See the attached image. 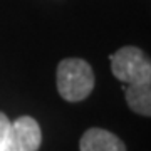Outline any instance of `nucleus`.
<instances>
[{
  "mask_svg": "<svg viewBox=\"0 0 151 151\" xmlns=\"http://www.w3.org/2000/svg\"><path fill=\"white\" fill-rule=\"evenodd\" d=\"M94 89V72L84 59L69 57L57 65V91L64 101L79 103Z\"/></svg>",
  "mask_w": 151,
  "mask_h": 151,
  "instance_id": "1",
  "label": "nucleus"
},
{
  "mask_svg": "<svg viewBox=\"0 0 151 151\" xmlns=\"http://www.w3.org/2000/svg\"><path fill=\"white\" fill-rule=\"evenodd\" d=\"M111 70L116 79L126 84L151 82V62L148 55L134 45L121 47L111 55Z\"/></svg>",
  "mask_w": 151,
  "mask_h": 151,
  "instance_id": "2",
  "label": "nucleus"
},
{
  "mask_svg": "<svg viewBox=\"0 0 151 151\" xmlns=\"http://www.w3.org/2000/svg\"><path fill=\"white\" fill-rule=\"evenodd\" d=\"M42 143L40 126L30 116H20L9 124L0 151H39Z\"/></svg>",
  "mask_w": 151,
  "mask_h": 151,
  "instance_id": "3",
  "label": "nucleus"
},
{
  "mask_svg": "<svg viewBox=\"0 0 151 151\" xmlns=\"http://www.w3.org/2000/svg\"><path fill=\"white\" fill-rule=\"evenodd\" d=\"M81 151H126V146L116 134L103 128H91L79 141Z\"/></svg>",
  "mask_w": 151,
  "mask_h": 151,
  "instance_id": "4",
  "label": "nucleus"
},
{
  "mask_svg": "<svg viewBox=\"0 0 151 151\" xmlns=\"http://www.w3.org/2000/svg\"><path fill=\"white\" fill-rule=\"evenodd\" d=\"M126 103L134 113L151 116V82L150 84H129L126 87Z\"/></svg>",
  "mask_w": 151,
  "mask_h": 151,
  "instance_id": "5",
  "label": "nucleus"
},
{
  "mask_svg": "<svg viewBox=\"0 0 151 151\" xmlns=\"http://www.w3.org/2000/svg\"><path fill=\"white\" fill-rule=\"evenodd\" d=\"M9 124H10V119L7 118V114L0 113V145H2V141L5 138V133L9 129Z\"/></svg>",
  "mask_w": 151,
  "mask_h": 151,
  "instance_id": "6",
  "label": "nucleus"
}]
</instances>
